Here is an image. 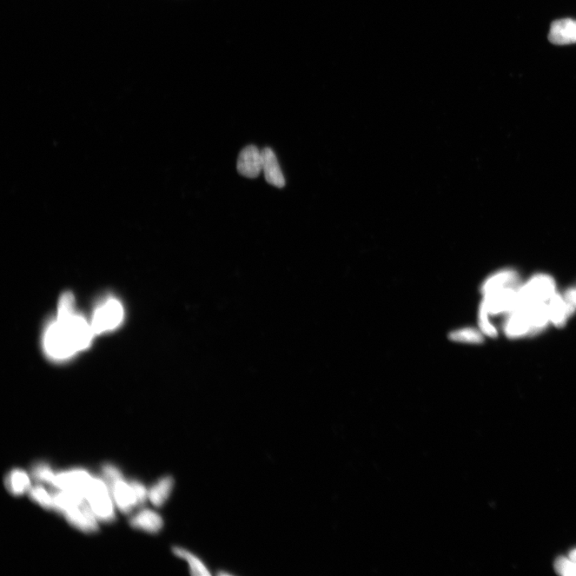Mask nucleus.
Returning <instances> with one entry per match:
<instances>
[{"mask_svg": "<svg viewBox=\"0 0 576 576\" xmlns=\"http://www.w3.org/2000/svg\"><path fill=\"white\" fill-rule=\"evenodd\" d=\"M174 480L171 476L158 480L156 485L149 490L148 499L151 504L156 507H161L168 500L173 489Z\"/></svg>", "mask_w": 576, "mask_h": 576, "instance_id": "nucleus-16", "label": "nucleus"}, {"mask_svg": "<svg viewBox=\"0 0 576 576\" xmlns=\"http://www.w3.org/2000/svg\"><path fill=\"white\" fill-rule=\"evenodd\" d=\"M490 315H508L519 306L518 289L507 288L483 295L481 303Z\"/></svg>", "mask_w": 576, "mask_h": 576, "instance_id": "nucleus-5", "label": "nucleus"}, {"mask_svg": "<svg viewBox=\"0 0 576 576\" xmlns=\"http://www.w3.org/2000/svg\"><path fill=\"white\" fill-rule=\"evenodd\" d=\"M569 556H570V559L572 560H573V561H575L576 562V549H575V550H573L570 553V555H569Z\"/></svg>", "mask_w": 576, "mask_h": 576, "instance_id": "nucleus-26", "label": "nucleus"}, {"mask_svg": "<svg viewBox=\"0 0 576 576\" xmlns=\"http://www.w3.org/2000/svg\"><path fill=\"white\" fill-rule=\"evenodd\" d=\"M556 572L561 575L576 576V562L573 560L560 557L555 562Z\"/></svg>", "mask_w": 576, "mask_h": 576, "instance_id": "nucleus-23", "label": "nucleus"}, {"mask_svg": "<svg viewBox=\"0 0 576 576\" xmlns=\"http://www.w3.org/2000/svg\"><path fill=\"white\" fill-rule=\"evenodd\" d=\"M44 348L50 358L57 360L69 359L79 353L68 330L56 320L45 330Z\"/></svg>", "mask_w": 576, "mask_h": 576, "instance_id": "nucleus-1", "label": "nucleus"}, {"mask_svg": "<svg viewBox=\"0 0 576 576\" xmlns=\"http://www.w3.org/2000/svg\"><path fill=\"white\" fill-rule=\"evenodd\" d=\"M480 330L473 328L456 329L449 334L452 341L468 344H480L485 341V337Z\"/></svg>", "mask_w": 576, "mask_h": 576, "instance_id": "nucleus-19", "label": "nucleus"}, {"mask_svg": "<svg viewBox=\"0 0 576 576\" xmlns=\"http://www.w3.org/2000/svg\"><path fill=\"white\" fill-rule=\"evenodd\" d=\"M237 170L241 175L249 178L259 176L263 170L261 151L254 145L244 148L238 157Z\"/></svg>", "mask_w": 576, "mask_h": 576, "instance_id": "nucleus-11", "label": "nucleus"}, {"mask_svg": "<svg viewBox=\"0 0 576 576\" xmlns=\"http://www.w3.org/2000/svg\"><path fill=\"white\" fill-rule=\"evenodd\" d=\"M130 485L133 488L135 495L136 496L138 505L141 506L148 499V492L147 489L142 485L141 482L138 481H131Z\"/></svg>", "mask_w": 576, "mask_h": 576, "instance_id": "nucleus-25", "label": "nucleus"}, {"mask_svg": "<svg viewBox=\"0 0 576 576\" xmlns=\"http://www.w3.org/2000/svg\"><path fill=\"white\" fill-rule=\"evenodd\" d=\"M521 284L517 271L512 268L501 269L483 281L480 291L482 295H486L502 289H519Z\"/></svg>", "mask_w": 576, "mask_h": 576, "instance_id": "nucleus-7", "label": "nucleus"}, {"mask_svg": "<svg viewBox=\"0 0 576 576\" xmlns=\"http://www.w3.org/2000/svg\"><path fill=\"white\" fill-rule=\"evenodd\" d=\"M5 486L13 495L19 496L29 492L31 483L29 475L23 470L14 469L6 475Z\"/></svg>", "mask_w": 576, "mask_h": 576, "instance_id": "nucleus-15", "label": "nucleus"}, {"mask_svg": "<svg viewBox=\"0 0 576 576\" xmlns=\"http://www.w3.org/2000/svg\"><path fill=\"white\" fill-rule=\"evenodd\" d=\"M490 315L487 310L482 304H480L479 312V326L483 335L495 338L498 335V330L490 320Z\"/></svg>", "mask_w": 576, "mask_h": 576, "instance_id": "nucleus-22", "label": "nucleus"}, {"mask_svg": "<svg viewBox=\"0 0 576 576\" xmlns=\"http://www.w3.org/2000/svg\"><path fill=\"white\" fill-rule=\"evenodd\" d=\"M567 309L569 316H572L576 313V287L567 289L562 294Z\"/></svg>", "mask_w": 576, "mask_h": 576, "instance_id": "nucleus-24", "label": "nucleus"}, {"mask_svg": "<svg viewBox=\"0 0 576 576\" xmlns=\"http://www.w3.org/2000/svg\"><path fill=\"white\" fill-rule=\"evenodd\" d=\"M64 515L71 525L84 532H96L98 530V520L87 500L81 505L71 508Z\"/></svg>", "mask_w": 576, "mask_h": 576, "instance_id": "nucleus-8", "label": "nucleus"}, {"mask_svg": "<svg viewBox=\"0 0 576 576\" xmlns=\"http://www.w3.org/2000/svg\"><path fill=\"white\" fill-rule=\"evenodd\" d=\"M117 507L123 513H129L138 505L136 496L130 483L123 476L107 483Z\"/></svg>", "mask_w": 576, "mask_h": 576, "instance_id": "nucleus-10", "label": "nucleus"}, {"mask_svg": "<svg viewBox=\"0 0 576 576\" xmlns=\"http://www.w3.org/2000/svg\"><path fill=\"white\" fill-rule=\"evenodd\" d=\"M174 554L178 558L183 559L188 562L190 572L193 575H210L208 568L203 564V562L194 554L185 550V549L176 547L173 548Z\"/></svg>", "mask_w": 576, "mask_h": 576, "instance_id": "nucleus-18", "label": "nucleus"}, {"mask_svg": "<svg viewBox=\"0 0 576 576\" xmlns=\"http://www.w3.org/2000/svg\"><path fill=\"white\" fill-rule=\"evenodd\" d=\"M92 480L88 472L83 469L71 470L56 474L52 486L64 491L81 493L84 495Z\"/></svg>", "mask_w": 576, "mask_h": 576, "instance_id": "nucleus-6", "label": "nucleus"}, {"mask_svg": "<svg viewBox=\"0 0 576 576\" xmlns=\"http://www.w3.org/2000/svg\"><path fill=\"white\" fill-rule=\"evenodd\" d=\"M110 489L105 480L94 478L85 492V499L98 520L110 522L115 520V509Z\"/></svg>", "mask_w": 576, "mask_h": 576, "instance_id": "nucleus-2", "label": "nucleus"}, {"mask_svg": "<svg viewBox=\"0 0 576 576\" xmlns=\"http://www.w3.org/2000/svg\"><path fill=\"white\" fill-rule=\"evenodd\" d=\"M29 495L33 501H35L39 506L45 509H54V502H53L52 495H50L41 486L31 487Z\"/></svg>", "mask_w": 576, "mask_h": 576, "instance_id": "nucleus-20", "label": "nucleus"}, {"mask_svg": "<svg viewBox=\"0 0 576 576\" xmlns=\"http://www.w3.org/2000/svg\"><path fill=\"white\" fill-rule=\"evenodd\" d=\"M124 310L122 303L116 299H109L98 307L91 320L95 335L116 329L123 320Z\"/></svg>", "mask_w": 576, "mask_h": 576, "instance_id": "nucleus-4", "label": "nucleus"}, {"mask_svg": "<svg viewBox=\"0 0 576 576\" xmlns=\"http://www.w3.org/2000/svg\"><path fill=\"white\" fill-rule=\"evenodd\" d=\"M132 527L146 532L156 534L163 527V520L160 515L149 509L142 510L130 520Z\"/></svg>", "mask_w": 576, "mask_h": 576, "instance_id": "nucleus-14", "label": "nucleus"}, {"mask_svg": "<svg viewBox=\"0 0 576 576\" xmlns=\"http://www.w3.org/2000/svg\"><path fill=\"white\" fill-rule=\"evenodd\" d=\"M548 308L553 325L558 328L564 327L570 316L562 294L555 293L548 302Z\"/></svg>", "mask_w": 576, "mask_h": 576, "instance_id": "nucleus-17", "label": "nucleus"}, {"mask_svg": "<svg viewBox=\"0 0 576 576\" xmlns=\"http://www.w3.org/2000/svg\"><path fill=\"white\" fill-rule=\"evenodd\" d=\"M555 293V282L551 276L535 275L518 289L519 305L548 303Z\"/></svg>", "mask_w": 576, "mask_h": 576, "instance_id": "nucleus-3", "label": "nucleus"}, {"mask_svg": "<svg viewBox=\"0 0 576 576\" xmlns=\"http://www.w3.org/2000/svg\"><path fill=\"white\" fill-rule=\"evenodd\" d=\"M549 41L556 45L576 43V21L564 19L552 24L548 35Z\"/></svg>", "mask_w": 576, "mask_h": 576, "instance_id": "nucleus-13", "label": "nucleus"}, {"mask_svg": "<svg viewBox=\"0 0 576 576\" xmlns=\"http://www.w3.org/2000/svg\"><path fill=\"white\" fill-rule=\"evenodd\" d=\"M504 330L505 335L513 340L532 335L531 322L524 307L518 306L513 312L506 315Z\"/></svg>", "mask_w": 576, "mask_h": 576, "instance_id": "nucleus-9", "label": "nucleus"}, {"mask_svg": "<svg viewBox=\"0 0 576 576\" xmlns=\"http://www.w3.org/2000/svg\"><path fill=\"white\" fill-rule=\"evenodd\" d=\"M263 158V170L266 181L273 186L282 188L286 186V181L281 168L279 161L273 149L265 148L261 150Z\"/></svg>", "mask_w": 576, "mask_h": 576, "instance_id": "nucleus-12", "label": "nucleus"}, {"mask_svg": "<svg viewBox=\"0 0 576 576\" xmlns=\"http://www.w3.org/2000/svg\"><path fill=\"white\" fill-rule=\"evenodd\" d=\"M31 476L39 482H48L51 485L56 473L51 468L45 463H38L32 468Z\"/></svg>", "mask_w": 576, "mask_h": 576, "instance_id": "nucleus-21", "label": "nucleus"}]
</instances>
